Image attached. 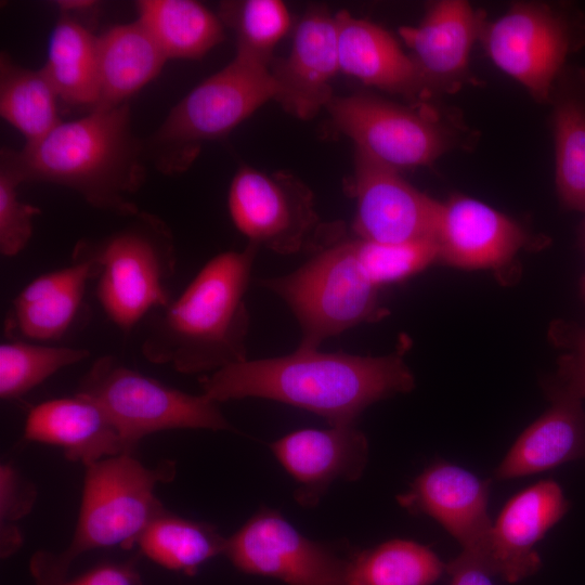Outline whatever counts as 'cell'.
<instances>
[{
  "label": "cell",
  "mask_w": 585,
  "mask_h": 585,
  "mask_svg": "<svg viewBox=\"0 0 585 585\" xmlns=\"http://www.w3.org/2000/svg\"><path fill=\"white\" fill-rule=\"evenodd\" d=\"M227 206L248 243L280 255L300 251L318 225L311 190L286 172L239 167L230 184Z\"/></svg>",
  "instance_id": "12"
},
{
  "label": "cell",
  "mask_w": 585,
  "mask_h": 585,
  "mask_svg": "<svg viewBox=\"0 0 585 585\" xmlns=\"http://www.w3.org/2000/svg\"><path fill=\"white\" fill-rule=\"evenodd\" d=\"M567 510L560 485L540 481L508 500L492 523L483 548L472 556L491 575L519 582L538 571L542 562L534 546Z\"/></svg>",
  "instance_id": "14"
},
{
  "label": "cell",
  "mask_w": 585,
  "mask_h": 585,
  "mask_svg": "<svg viewBox=\"0 0 585 585\" xmlns=\"http://www.w3.org/2000/svg\"><path fill=\"white\" fill-rule=\"evenodd\" d=\"M548 103L558 198L564 208L585 212V68L567 65Z\"/></svg>",
  "instance_id": "24"
},
{
  "label": "cell",
  "mask_w": 585,
  "mask_h": 585,
  "mask_svg": "<svg viewBox=\"0 0 585 585\" xmlns=\"http://www.w3.org/2000/svg\"><path fill=\"white\" fill-rule=\"evenodd\" d=\"M225 544L226 537L213 525L164 509L150 522L136 545L159 566L192 575L209 559L224 555Z\"/></svg>",
  "instance_id": "29"
},
{
  "label": "cell",
  "mask_w": 585,
  "mask_h": 585,
  "mask_svg": "<svg viewBox=\"0 0 585 585\" xmlns=\"http://www.w3.org/2000/svg\"><path fill=\"white\" fill-rule=\"evenodd\" d=\"M326 108L356 151L398 171L433 164L454 150L466 132L457 118L425 103L406 106L354 94L334 96Z\"/></svg>",
  "instance_id": "10"
},
{
  "label": "cell",
  "mask_w": 585,
  "mask_h": 585,
  "mask_svg": "<svg viewBox=\"0 0 585 585\" xmlns=\"http://www.w3.org/2000/svg\"><path fill=\"white\" fill-rule=\"evenodd\" d=\"M60 585H142L132 562L105 563L93 568L73 581Z\"/></svg>",
  "instance_id": "37"
},
{
  "label": "cell",
  "mask_w": 585,
  "mask_h": 585,
  "mask_svg": "<svg viewBox=\"0 0 585 585\" xmlns=\"http://www.w3.org/2000/svg\"><path fill=\"white\" fill-rule=\"evenodd\" d=\"M403 352L369 356L297 348L284 356L247 359L203 375L198 382L217 403L270 399L307 410L332 426H351L373 403L414 388Z\"/></svg>",
  "instance_id": "1"
},
{
  "label": "cell",
  "mask_w": 585,
  "mask_h": 585,
  "mask_svg": "<svg viewBox=\"0 0 585 585\" xmlns=\"http://www.w3.org/2000/svg\"><path fill=\"white\" fill-rule=\"evenodd\" d=\"M452 580L450 585H493L492 576L476 557L461 551L459 556L446 564Z\"/></svg>",
  "instance_id": "38"
},
{
  "label": "cell",
  "mask_w": 585,
  "mask_h": 585,
  "mask_svg": "<svg viewBox=\"0 0 585 585\" xmlns=\"http://www.w3.org/2000/svg\"><path fill=\"white\" fill-rule=\"evenodd\" d=\"M58 96L41 69L32 70L0 55V115L26 139L35 143L63 120L57 110Z\"/></svg>",
  "instance_id": "28"
},
{
  "label": "cell",
  "mask_w": 585,
  "mask_h": 585,
  "mask_svg": "<svg viewBox=\"0 0 585 585\" xmlns=\"http://www.w3.org/2000/svg\"><path fill=\"white\" fill-rule=\"evenodd\" d=\"M167 61L139 20L107 29L99 36L100 98L94 109L128 103L160 74Z\"/></svg>",
  "instance_id": "25"
},
{
  "label": "cell",
  "mask_w": 585,
  "mask_h": 585,
  "mask_svg": "<svg viewBox=\"0 0 585 585\" xmlns=\"http://www.w3.org/2000/svg\"><path fill=\"white\" fill-rule=\"evenodd\" d=\"M270 448L297 482L295 498L304 507L315 506L335 480H358L368 458L367 439L354 425L296 430Z\"/></svg>",
  "instance_id": "18"
},
{
  "label": "cell",
  "mask_w": 585,
  "mask_h": 585,
  "mask_svg": "<svg viewBox=\"0 0 585 585\" xmlns=\"http://www.w3.org/2000/svg\"><path fill=\"white\" fill-rule=\"evenodd\" d=\"M219 17L235 34L236 53L266 65L290 27L289 11L280 0L222 2Z\"/></svg>",
  "instance_id": "32"
},
{
  "label": "cell",
  "mask_w": 585,
  "mask_h": 585,
  "mask_svg": "<svg viewBox=\"0 0 585 585\" xmlns=\"http://www.w3.org/2000/svg\"><path fill=\"white\" fill-rule=\"evenodd\" d=\"M396 498L407 511L437 520L463 551L478 555L483 548L493 523L487 512L489 483L470 471L437 463Z\"/></svg>",
  "instance_id": "19"
},
{
  "label": "cell",
  "mask_w": 585,
  "mask_h": 585,
  "mask_svg": "<svg viewBox=\"0 0 585 585\" xmlns=\"http://www.w3.org/2000/svg\"><path fill=\"white\" fill-rule=\"evenodd\" d=\"M581 288H582V295H583V298L585 299V276L583 277Z\"/></svg>",
  "instance_id": "41"
},
{
  "label": "cell",
  "mask_w": 585,
  "mask_h": 585,
  "mask_svg": "<svg viewBox=\"0 0 585 585\" xmlns=\"http://www.w3.org/2000/svg\"><path fill=\"white\" fill-rule=\"evenodd\" d=\"M96 270L83 260L46 272L11 300L4 320L6 339L55 343L66 337L82 309L88 282Z\"/></svg>",
  "instance_id": "20"
},
{
  "label": "cell",
  "mask_w": 585,
  "mask_h": 585,
  "mask_svg": "<svg viewBox=\"0 0 585 585\" xmlns=\"http://www.w3.org/2000/svg\"><path fill=\"white\" fill-rule=\"evenodd\" d=\"M335 20L340 72L410 100L430 96L412 57L389 31L344 10Z\"/></svg>",
  "instance_id": "22"
},
{
  "label": "cell",
  "mask_w": 585,
  "mask_h": 585,
  "mask_svg": "<svg viewBox=\"0 0 585 585\" xmlns=\"http://www.w3.org/2000/svg\"><path fill=\"white\" fill-rule=\"evenodd\" d=\"M37 494L36 486L24 479L12 465H1L0 547L2 557L11 556L23 544V536L16 522L31 511Z\"/></svg>",
  "instance_id": "35"
},
{
  "label": "cell",
  "mask_w": 585,
  "mask_h": 585,
  "mask_svg": "<svg viewBox=\"0 0 585 585\" xmlns=\"http://www.w3.org/2000/svg\"><path fill=\"white\" fill-rule=\"evenodd\" d=\"M353 230L377 243L433 239L441 202L418 191L400 172L355 150Z\"/></svg>",
  "instance_id": "13"
},
{
  "label": "cell",
  "mask_w": 585,
  "mask_h": 585,
  "mask_svg": "<svg viewBox=\"0 0 585 585\" xmlns=\"http://www.w3.org/2000/svg\"><path fill=\"white\" fill-rule=\"evenodd\" d=\"M578 244L583 251H585V218L583 219L578 229Z\"/></svg>",
  "instance_id": "40"
},
{
  "label": "cell",
  "mask_w": 585,
  "mask_h": 585,
  "mask_svg": "<svg viewBox=\"0 0 585 585\" xmlns=\"http://www.w3.org/2000/svg\"><path fill=\"white\" fill-rule=\"evenodd\" d=\"M433 240L438 260L478 270L500 268L526 242L523 229L505 213L472 197L455 194L441 202Z\"/></svg>",
  "instance_id": "16"
},
{
  "label": "cell",
  "mask_w": 585,
  "mask_h": 585,
  "mask_svg": "<svg viewBox=\"0 0 585 585\" xmlns=\"http://www.w3.org/2000/svg\"><path fill=\"white\" fill-rule=\"evenodd\" d=\"M261 284L297 318L301 349H318L330 337L387 315L379 288L359 260L356 238L328 243L297 270Z\"/></svg>",
  "instance_id": "7"
},
{
  "label": "cell",
  "mask_w": 585,
  "mask_h": 585,
  "mask_svg": "<svg viewBox=\"0 0 585 585\" xmlns=\"http://www.w3.org/2000/svg\"><path fill=\"white\" fill-rule=\"evenodd\" d=\"M41 70L60 100L94 109L100 98L99 36L73 15L61 13Z\"/></svg>",
  "instance_id": "26"
},
{
  "label": "cell",
  "mask_w": 585,
  "mask_h": 585,
  "mask_svg": "<svg viewBox=\"0 0 585 585\" xmlns=\"http://www.w3.org/2000/svg\"><path fill=\"white\" fill-rule=\"evenodd\" d=\"M24 439L58 446L68 460L81 463L84 467L109 456L129 453L104 410L77 392L35 405L25 420Z\"/></svg>",
  "instance_id": "21"
},
{
  "label": "cell",
  "mask_w": 585,
  "mask_h": 585,
  "mask_svg": "<svg viewBox=\"0 0 585 585\" xmlns=\"http://www.w3.org/2000/svg\"><path fill=\"white\" fill-rule=\"evenodd\" d=\"M444 571L446 564L428 547L391 540L350 559L347 585H431Z\"/></svg>",
  "instance_id": "30"
},
{
  "label": "cell",
  "mask_w": 585,
  "mask_h": 585,
  "mask_svg": "<svg viewBox=\"0 0 585 585\" xmlns=\"http://www.w3.org/2000/svg\"><path fill=\"white\" fill-rule=\"evenodd\" d=\"M128 219L102 237L79 239L72 251V260L96 270L98 302L125 334L173 300L177 269L176 242L166 221L145 210Z\"/></svg>",
  "instance_id": "5"
},
{
  "label": "cell",
  "mask_w": 585,
  "mask_h": 585,
  "mask_svg": "<svg viewBox=\"0 0 585 585\" xmlns=\"http://www.w3.org/2000/svg\"><path fill=\"white\" fill-rule=\"evenodd\" d=\"M284 108L301 119L314 117L334 98L332 82L340 72L335 15L310 9L299 21L287 56L271 69Z\"/></svg>",
  "instance_id": "17"
},
{
  "label": "cell",
  "mask_w": 585,
  "mask_h": 585,
  "mask_svg": "<svg viewBox=\"0 0 585 585\" xmlns=\"http://www.w3.org/2000/svg\"><path fill=\"white\" fill-rule=\"evenodd\" d=\"M23 182L78 194L89 206L129 218L146 178L145 146L131 128L128 103L62 121L41 140L10 150Z\"/></svg>",
  "instance_id": "3"
},
{
  "label": "cell",
  "mask_w": 585,
  "mask_h": 585,
  "mask_svg": "<svg viewBox=\"0 0 585 585\" xmlns=\"http://www.w3.org/2000/svg\"><path fill=\"white\" fill-rule=\"evenodd\" d=\"M89 356L86 348L6 339L0 344V398L20 399L55 373Z\"/></svg>",
  "instance_id": "31"
},
{
  "label": "cell",
  "mask_w": 585,
  "mask_h": 585,
  "mask_svg": "<svg viewBox=\"0 0 585 585\" xmlns=\"http://www.w3.org/2000/svg\"><path fill=\"white\" fill-rule=\"evenodd\" d=\"M138 20L167 60H195L224 40L219 15L194 0H140Z\"/></svg>",
  "instance_id": "27"
},
{
  "label": "cell",
  "mask_w": 585,
  "mask_h": 585,
  "mask_svg": "<svg viewBox=\"0 0 585 585\" xmlns=\"http://www.w3.org/2000/svg\"><path fill=\"white\" fill-rule=\"evenodd\" d=\"M484 21L467 1L440 0L417 25L400 28L430 95L457 91L467 81L470 51Z\"/></svg>",
  "instance_id": "15"
},
{
  "label": "cell",
  "mask_w": 585,
  "mask_h": 585,
  "mask_svg": "<svg viewBox=\"0 0 585 585\" xmlns=\"http://www.w3.org/2000/svg\"><path fill=\"white\" fill-rule=\"evenodd\" d=\"M224 555L242 572L288 585H347L350 559L302 535L277 510L263 508L232 536Z\"/></svg>",
  "instance_id": "11"
},
{
  "label": "cell",
  "mask_w": 585,
  "mask_h": 585,
  "mask_svg": "<svg viewBox=\"0 0 585 585\" xmlns=\"http://www.w3.org/2000/svg\"><path fill=\"white\" fill-rule=\"evenodd\" d=\"M77 393L96 402L118 429L129 453L148 434L173 429L232 430L219 403L141 374L113 355L93 361Z\"/></svg>",
  "instance_id": "8"
},
{
  "label": "cell",
  "mask_w": 585,
  "mask_h": 585,
  "mask_svg": "<svg viewBox=\"0 0 585 585\" xmlns=\"http://www.w3.org/2000/svg\"><path fill=\"white\" fill-rule=\"evenodd\" d=\"M549 398H585V328L574 334L569 351L560 359L555 380L548 387Z\"/></svg>",
  "instance_id": "36"
},
{
  "label": "cell",
  "mask_w": 585,
  "mask_h": 585,
  "mask_svg": "<svg viewBox=\"0 0 585 585\" xmlns=\"http://www.w3.org/2000/svg\"><path fill=\"white\" fill-rule=\"evenodd\" d=\"M356 249L366 276L378 288L401 282L438 261L433 239L377 243L356 237Z\"/></svg>",
  "instance_id": "33"
},
{
  "label": "cell",
  "mask_w": 585,
  "mask_h": 585,
  "mask_svg": "<svg viewBox=\"0 0 585 585\" xmlns=\"http://www.w3.org/2000/svg\"><path fill=\"white\" fill-rule=\"evenodd\" d=\"M95 1L90 0H63L56 1L61 13L73 14L76 12H84L95 5Z\"/></svg>",
  "instance_id": "39"
},
{
  "label": "cell",
  "mask_w": 585,
  "mask_h": 585,
  "mask_svg": "<svg viewBox=\"0 0 585 585\" xmlns=\"http://www.w3.org/2000/svg\"><path fill=\"white\" fill-rule=\"evenodd\" d=\"M176 461L144 465L133 453L103 458L86 467L78 521L68 546L57 552L39 551L29 562L37 585H60L77 558L109 547L129 549L164 506L159 483L171 482Z\"/></svg>",
  "instance_id": "4"
},
{
  "label": "cell",
  "mask_w": 585,
  "mask_h": 585,
  "mask_svg": "<svg viewBox=\"0 0 585 585\" xmlns=\"http://www.w3.org/2000/svg\"><path fill=\"white\" fill-rule=\"evenodd\" d=\"M551 406L530 425L495 471L499 480L537 473L585 459V412L580 399L552 396Z\"/></svg>",
  "instance_id": "23"
},
{
  "label": "cell",
  "mask_w": 585,
  "mask_h": 585,
  "mask_svg": "<svg viewBox=\"0 0 585 585\" xmlns=\"http://www.w3.org/2000/svg\"><path fill=\"white\" fill-rule=\"evenodd\" d=\"M258 249L248 243L212 257L177 298L148 314L140 347L144 359L202 376L246 361L245 297Z\"/></svg>",
  "instance_id": "2"
},
{
  "label": "cell",
  "mask_w": 585,
  "mask_h": 585,
  "mask_svg": "<svg viewBox=\"0 0 585 585\" xmlns=\"http://www.w3.org/2000/svg\"><path fill=\"white\" fill-rule=\"evenodd\" d=\"M24 183L10 150L0 152V253L16 257L28 245L34 232V219L41 210L18 198V186Z\"/></svg>",
  "instance_id": "34"
},
{
  "label": "cell",
  "mask_w": 585,
  "mask_h": 585,
  "mask_svg": "<svg viewBox=\"0 0 585 585\" xmlns=\"http://www.w3.org/2000/svg\"><path fill=\"white\" fill-rule=\"evenodd\" d=\"M479 40L500 70L548 103L568 56L585 43V15L571 4L520 1L484 21Z\"/></svg>",
  "instance_id": "9"
},
{
  "label": "cell",
  "mask_w": 585,
  "mask_h": 585,
  "mask_svg": "<svg viewBox=\"0 0 585 585\" xmlns=\"http://www.w3.org/2000/svg\"><path fill=\"white\" fill-rule=\"evenodd\" d=\"M276 95L270 65L236 53L171 108L144 143L146 157L162 174L182 173L204 142L225 136Z\"/></svg>",
  "instance_id": "6"
}]
</instances>
